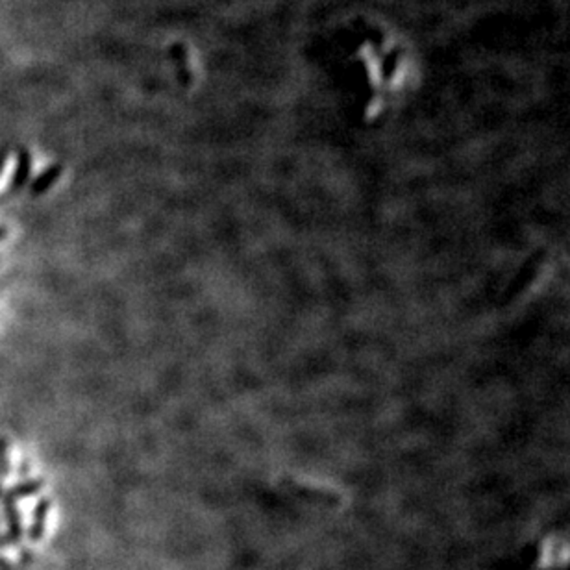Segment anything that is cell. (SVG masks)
Instances as JSON below:
<instances>
[]
</instances>
